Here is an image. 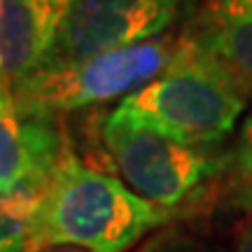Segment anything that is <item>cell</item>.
Returning a JSON list of instances; mask_svg holds the SVG:
<instances>
[{
	"label": "cell",
	"mask_w": 252,
	"mask_h": 252,
	"mask_svg": "<svg viewBox=\"0 0 252 252\" xmlns=\"http://www.w3.org/2000/svg\"><path fill=\"white\" fill-rule=\"evenodd\" d=\"M171 220V213L135 196L117 175L80 159L65 133L26 252L61 245L84 252H128L143 236Z\"/></svg>",
	"instance_id": "6da1fadb"
},
{
	"label": "cell",
	"mask_w": 252,
	"mask_h": 252,
	"mask_svg": "<svg viewBox=\"0 0 252 252\" xmlns=\"http://www.w3.org/2000/svg\"><path fill=\"white\" fill-rule=\"evenodd\" d=\"M245 103L231 77L180 35L168 68L126 96L117 112L175 143L208 150L234 131Z\"/></svg>",
	"instance_id": "7a4b0ae2"
},
{
	"label": "cell",
	"mask_w": 252,
	"mask_h": 252,
	"mask_svg": "<svg viewBox=\"0 0 252 252\" xmlns=\"http://www.w3.org/2000/svg\"><path fill=\"white\" fill-rule=\"evenodd\" d=\"M178 37L163 35L143 45L82 59L47 61L12 84L19 115L56 119L110 100H124L159 77L175 56Z\"/></svg>",
	"instance_id": "3957f363"
},
{
	"label": "cell",
	"mask_w": 252,
	"mask_h": 252,
	"mask_svg": "<svg viewBox=\"0 0 252 252\" xmlns=\"http://www.w3.org/2000/svg\"><path fill=\"white\" fill-rule=\"evenodd\" d=\"M100 140L119 180L135 196L173 217L185 213L198 191L222 171V161L208 150L175 143L117 110L100 126Z\"/></svg>",
	"instance_id": "277c9868"
},
{
	"label": "cell",
	"mask_w": 252,
	"mask_h": 252,
	"mask_svg": "<svg viewBox=\"0 0 252 252\" xmlns=\"http://www.w3.org/2000/svg\"><path fill=\"white\" fill-rule=\"evenodd\" d=\"M194 0H77L49 61L82 59L163 37Z\"/></svg>",
	"instance_id": "5b68a950"
},
{
	"label": "cell",
	"mask_w": 252,
	"mask_h": 252,
	"mask_svg": "<svg viewBox=\"0 0 252 252\" xmlns=\"http://www.w3.org/2000/svg\"><path fill=\"white\" fill-rule=\"evenodd\" d=\"M65 131L56 119L19 115L12 82L0 80V194L47 189L63 147Z\"/></svg>",
	"instance_id": "8992f818"
},
{
	"label": "cell",
	"mask_w": 252,
	"mask_h": 252,
	"mask_svg": "<svg viewBox=\"0 0 252 252\" xmlns=\"http://www.w3.org/2000/svg\"><path fill=\"white\" fill-rule=\"evenodd\" d=\"M182 35L252 96V0H194Z\"/></svg>",
	"instance_id": "52a82bcc"
},
{
	"label": "cell",
	"mask_w": 252,
	"mask_h": 252,
	"mask_svg": "<svg viewBox=\"0 0 252 252\" xmlns=\"http://www.w3.org/2000/svg\"><path fill=\"white\" fill-rule=\"evenodd\" d=\"M56 42L33 0H0V80L14 84L45 65Z\"/></svg>",
	"instance_id": "ba28073f"
},
{
	"label": "cell",
	"mask_w": 252,
	"mask_h": 252,
	"mask_svg": "<svg viewBox=\"0 0 252 252\" xmlns=\"http://www.w3.org/2000/svg\"><path fill=\"white\" fill-rule=\"evenodd\" d=\"M42 194L45 189L35 187L0 194V252H26Z\"/></svg>",
	"instance_id": "9c48e42d"
},
{
	"label": "cell",
	"mask_w": 252,
	"mask_h": 252,
	"mask_svg": "<svg viewBox=\"0 0 252 252\" xmlns=\"http://www.w3.org/2000/svg\"><path fill=\"white\" fill-rule=\"evenodd\" d=\"M226 173V196L229 203L252 215V110L248 112L231 154L222 161Z\"/></svg>",
	"instance_id": "30bf717a"
},
{
	"label": "cell",
	"mask_w": 252,
	"mask_h": 252,
	"mask_svg": "<svg viewBox=\"0 0 252 252\" xmlns=\"http://www.w3.org/2000/svg\"><path fill=\"white\" fill-rule=\"evenodd\" d=\"M33 2H35L37 12L42 14V19L49 24V28L61 37L63 26H65V21H68L77 0H33Z\"/></svg>",
	"instance_id": "8fae6325"
},
{
	"label": "cell",
	"mask_w": 252,
	"mask_h": 252,
	"mask_svg": "<svg viewBox=\"0 0 252 252\" xmlns=\"http://www.w3.org/2000/svg\"><path fill=\"white\" fill-rule=\"evenodd\" d=\"M234 252H252V215L245 220V224L236 234Z\"/></svg>",
	"instance_id": "7c38bea8"
},
{
	"label": "cell",
	"mask_w": 252,
	"mask_h": 252,
	"mask_svg": "<svg viewBox=\"0 0 252 252\" xmlns=\"http://www.w3.org/2000/svg\"><path fill=\"white\" fill-rule=\"evenodd\" d=\"M40 252H84V250H77V248H47V250H40Z\"/></svg>",
	"instance_id": "4fadbf2b"
}]
</instances>
